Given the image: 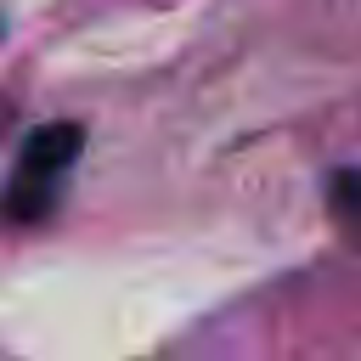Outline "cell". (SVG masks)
<instances>
[{
	"mask_svg": "<svg viewBox=\"0 0 361 361\" xmlns=\"http://www.w3.org/2000/svg\"><path fill=\"white\" fill-rule=\"evenodd\" d=\"M79 147H85V130H79V124H39V130L23 141V152H17V169H11L6 197H0V214H6L11 226L45 220V214L56 209L62 175L73 169Z\"/></svg>",
	"mask_w": 361,
	"mask_h": 361,
	"instance_id": "obj_1",
	"label": "cell"
}]
</instances>
